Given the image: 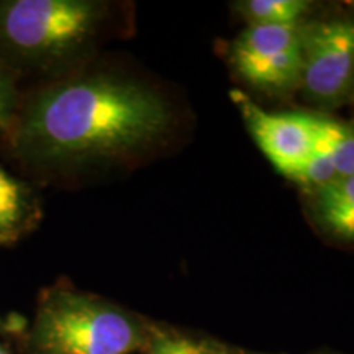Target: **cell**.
I'll list each match as a JSON object with an SVG mask.
<instances>
[{"mask_svg":"<svg viewBox=\"0 0 354 354\" xmlns=\"http://www.w3.org/2000/svg\"><path fill=\"white\" fill-rule=\"evenodd\" d=\"M302 24L246 26L230 48L234 71L248 84L269 94L300 86Z\"/></svg>","mask_w":354,"mask_h":354,"instance_id":"5","label":"cell"},{"mask_svg":"<svg viewBox=\"0 0 354 354\" xmlns=\"http://www.w3.org/2000/svg\"><path fill=\"white\" fill-rule=\"evenodd\" d=\"M227 354H246V353H238V351H230V349H227Z\"/></svg>","mask_w":354,"mask_h":354,"instance_id":"14","label":"cell"},{"mask_svg":"<svg viewBox=\"0 0 354 354\" xmlns=\"http://www.w3.org/2000/svg\"><path fill=\"white\" fill-rule=\"evenodd\" d=\"M100 17L87 0H15L0 6V38L21 55L63 56L87 41Z\"/></svg>","mask_w":354,"mask_h":354,"instance_id":"3","label":"cell"},{"mask_svg":"<svg viewBox=\"0 0 354 354\" xmlns=\"http://www.w3.org/2000/svg\"><path fill=\"white\" fill-rule=\"evenodd\" d=\"M148 333L122 308L76 292H56L39 308L33 343L39 354H131Z\"/></svg>","mask_w":354,"mask_h":354,"instance_id":"2","label":"cell"},{"mask_svg":"<svg viewBox=\"0 0 354 354\" xmlns=\"http://www.w3.org/2000/svg\"><path fill=\"white\" fill-rule=\"evenodd\" d=\"M171 112L138 82L94 76L48 88L21 120L25 151L46 161L117 158L165 135Z\"/></svg>","mask_w":354,"mask_h":354,"instance_id":"1","label":"cell"},{"mask_svg":"<svg viewBox=\"0 0 354 354\" xmlns=\"http://www.w3.org/2000/svg\"><path fill=\"white\" fill-rule=\"evenodd\" d=\"M336 179H338V176H336L335 167L331 165L328 154H326L325 149L318 145V141H317L315 151L310 154L307 161H305L302 167L297 171V174L292 177L294 183H297L300 187L308 190L310 194L315 192L318 189L325 187V185H328Z\"/></svg>","mask_w":354,"mask_h":354,"instance_id":"12","label":"cell"},{"mask_svg":"<svg viewBox=\"0 0 354 354\" xmlns=\"http://www.w3.org/2000/svg\"><path fill=\"white\" fill-rule=\"evenodd\" d=\"M300 88L320 107H338L354 94V17L302 25Z\"/></svg>","mask_w":354,"mask_h":354,"instance_id":"4","label":"cell"},{"mask_svg":"<svg viewBox=\"0 0 354 354\" xmlns=\"http://www.w3.org/2000/svg\"><path fill=\"white\" fill-rule=\"evenodd\" d=\"M148 354H227V348L215 343L198 342L174 331L153 330L145 343Z\"/></svg>","mask_w":354,"mask_h":354,"instance_id":"10","label":"cell"},{"mask_svg":"<svg viewBox=\"0 0 354 354\" xmlns=\"http://www.w3.org/2000/svg\"><path fill=\"white\" fill-rule=\"evenodd\" d=\"M12 87L6 77L0 74V130L7 125L8 115H10L12 110Z\"/></svg>","mask_w":354,"mask_h":354,"instance_id":"13","label":"cell"},{"mask_svg":"<svg viewBox=\"0 0 354 354\" xmlns=\"http://www.w3.org/2000/svg\"><path fill=\"white\" fill-rule=\"evenodd\" d=\"M312 3L305 0H246L236 6L248 26L302 24Z\"/></svg>","mask_w":354,"mask_h":354,"instance_id":"9","label":"cell"},{"mask_svg":"<svg viewBox=\"0 0 354 354\" xmlns=\"http://www.w3.org/2000/svg\"><path fill=\"white\" fill-rule=\"evenodd\" d=\"M310 196L318 223L339 240L354 241V176L339 177Z\"/></svg>","mask_w":354,"mask_h":354,"instance_id":"7","label":"cell"},{"mask_svg":"<svg viewBox=\"0 0 354 354\" xmlns=\"http://www.w3.org/2000/svg\"><path fill=\"white\" fill-rule=\"evenodd\" d=\"M0 354H7V353H6V351H3V349H2V348H0Z\"/></svg>","mask_w":354,"mask_h":354,"instance_id":"15","label":"cell"},{"mask_svg":"<svg viewBox=\"0 0 354 354\" xmlns=\"http://www.w3.org/2000/svg\"><path fill=\"white\" fill-rule=\"evenodd\" d=\"M243 122L269 162L292 180L317 148L313 113L268 112L245 92H230Z\"/></svg>","mask_w":354,"mask_h":354,"instance_id":"6","label":"cell"},{"mask_svg":"<svg viewBox=\"0 0 354 354\" xmlns=\"http://www.w3.org/2000/svg\"><path fill=\"white\" fill-rule=\"evenodd\" d=\"M25 212L24 189L6 171L0 169V234L12 232L24 220Z\"/></svg>","mask_w":354,"mask_h":354,"instance_id":"11","label":"cell"},{"mask_svg":"<svg viewBox=\"0 0 354 354\" xmlns=\"http://www.w3.org/2000/svg\"><path fill=\"white\" fill-rule=\"evenodd\" d=\"M318 145L328 154L336 176H354V127L313 113Z\"/></svg>","mask_w":354,"mask_h":354,"instance_id":"8","label":"cell"}]
</instances>
